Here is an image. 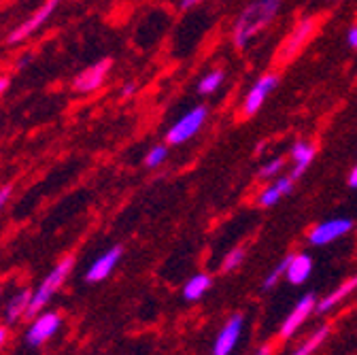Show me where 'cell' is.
Returning <instances> with one entry per match:
<instances>
[{
    "label": "cell",
    "mask_w": 357,
    "mask_h": 355,
    "mask_svg": "<svg viewBox=\"0 0 357 355\" xmlns=\"http://www.w3.org/2000/svg\"><path fill=\"white\" fill-rule=\"evenodd\" d=\"M283 166H285V160L283 158H273L271 162H266L259 168L257 176H259V179H273V176H277L283 170Z\"/></svg>",
    "instance_id": "cell-24"
},
{
    "label": "cell",
    "mask_w": 357,
    "mask_h": 355,
    "mask_svg": "<svg viewBox=\"0 0 357 355\" xmlns=\"http://www.w3.org/2000/svg\"><path fill=\"white\" fill-rule=\"evenodd\" d=\"M289 259H291V255H287L285 259H281L279 264H277V269L273 271V273H268V277L264 279V283H261V289L264 292H268V289H273L277 283H279V279L287 273V266H289Z\"/></svg>",
    "instance_id": "cell-22"
},
{
    "label": "cell",
    "mask_w": 357,
    "mask_h": 355,
    "mask_svg": "<svg viewBox=\"0 0 357 355\" xmlns=\"http://www.w3.org/2000/svg\"><path fill=\"white\" fill-rule=\"evenodd\" d=\"M353 226L355 224L351 217H332V219L321 221L317 226H312L306 234V241L312 247H324V245H330V243L347 236L353 230Z\"/></svg>",
    "instance_id": "cell-5"
},
{
    "label": "cell",
    "mask_w": 357,
    "mask_h": 355,
    "mask_svg": "<svg viewBox=\"0 0 357 355\" xmlns=\"http://www.w3.org/2000/svg\"><path fill=\"white\" fill-rule=\"evenodd\" d=\"M200 3H202V0H181V5H178V7H181V11H188V9H194Z\"/></svg>",
    "instance_id": "cell-29"
},
{
    "label": "cell",
    "mask_w": 357,
    "mask_h": 355,
    "mask_svg": "<svg viewBox=\"0 0 357 355\" xmlns=\"http://www.w3.org/2000/svg\"><path fill=\"white\" fill-rule=\"evenodd\" d=\"M315 306H317L315 294H306V296H302V298L296 302V306L289 310V315L285 317V322H283V326H281V330H279V336H281V338L294 336L296 330H298L312 313H315Z\"/></svg>",
    "instance_id": "cell-10"
},
{
    "label": "cell",
    "mask_w": 357,
    "mask_h": 355,
    "mask_svg": "<svg viewBox=\"0 0 357 355\" xmlns=\"http://www.w3.org/2000/svg\"><path fill=\"white\" fill-rule=\"evenodd\" d=\"M330 336V326H324V328H319L315 334H312L294 355H310V353H315L321 345H324V340Z\"/></svg>",
    "instance_id": "cell-20"
},
{
    "label": "cell",
    "mask_w": 357,
    "mask_h": 355,
    "mask_svg": "<svg viewBox=\"0 0 357 355\" xmlns=\"http://www.w3.org/2000/svg\"><path fill=\"white\" fill-rule=\"evenodd\" d=\"M30 298H32V289H22L20 294H15L7 306H5V322L7 324H15L17 319H24L26 310L30 306Z\"/></svg>",
    "instance_id": "cell-17"
},
{
    "label": "cell",
    "mask_w": 357,
    "mask_h": 355,
    "mask_svg": "<svg viewBox=\"0 0 357 355\" xmlns=\"http://www.w3.org/2000/svg\"><path fill=\"white\" fill-rule=\"evenodd\" d=\"M0 296H3V285H0Z\"/></svg>",
    "instance_id": "cell-34"
},
{
    "label": "cell",
    "mask_w": 357,
    "mask_h": 355,
    "mask_svg": "<svg viewBox=\"0 0 357 355\" xmlns=\"http://www.w3.org/2000/svg\"><path fill=\"white\" fill-rule=\"evenodd\" d=\"M9 340V328L7 326H0V349H3Z\"/></svg>",
    "instance_id": "cell-30"
},
{
    "label": "cell",
    "mask_w": 357,
    "mask_h": 355,
    "mask_svg": "<svg viewBox=\"0 0 357 355\" xmlns=\"http://www.w3.org/2000/svg\"><path fill=\"white\" fill-rule=\"evenodd\" d=\"M223 81H226V73H223L221 68H215V70H208L202 79H200V83H198V92L202 94V96H211V94H215L219 87L223 85Z\"/></svg>",
    "instance_id": "cell-19"
},
{
    "label": "cell",
    "mask_w": 357,
    "mask_h": 355,
    "mask_svg": "<svg viewBox=\"0 0 357 355\" xmlns=\"http://www.w3.org/2000/svg\"><path fill=\"white\" fill-rule=\"evenodd\" d=\"M349 188L357 190V164L353 166V170H351V174H349Z\"/></svg>",
    "instance_id": "cell-31"
},
{
    "label": "cell",
    "mask_w": 357,
    "mask_h": 355,
    "mask_svg": "<svg viewBox=\"0 0 357 355\" xmlns=\"http://www.w3.org/2000/svg\"><path fill=\"white\" fill-rule=\"evenodd\" d=\"M9 77H5V75H0V96H3L7 90H9Z\"/></svg>",
    "instance_id": "cell-32"
},
{
    "label": "cell",
    "mask_w": 357,
    "mask_h": 355,
    "mask_svg": "<svg viewBox=\"0 0 357 355\" xmlns=\"http://www.w3.org/2000/svg\"><path fill=\"white\" fill-rule=\"evenodd\" d=\"M283 0H253L247 5L234 22L232 43L236 50H245L251 38L257 36L264 28H268L281 11Z\"/></svg>",
    "instance_id": "cell-1"
},
{
    "label": "cell",
    "mask_w": 357,
    "mask_h": 355,
    "mask_svg": "<svg viewBox=\"0 0 357 355\" xmlns=\"http://www.w3.org/2000/svg\"><path fill=\"white\" fill-rule=\"evenodd\" d=\"M277 85H279V75H277V73H266V75H261V77L255 81V85L247 92V96H245V100H243V105H241V115H243L245 119L257 115L259 109L264 107L268 94H273V92L277 90Z\"/></svg>",
    "instance_id": "cell-6"
},
{
    "label": "cell",
    "mask_w": 357,
    "mask_h": 355,
    "mask_svg": "<svg viewBox=\"0 0 357 355\" xmlns=\"http://www.w3.org/2000/svg\"><path fill=\"white\" fill-rule=\"evenodd\" d=\"M347 45H349L351 50L357 52V26H353V28L347 32Z\"/></svg>",
    "instance_id": "cell-27"
},
{
    "label": "cell",
    "mask_w": 357,
    "mask_h": 355,
    "mask_svg": "<svg viewBox=\"0 0 357 355\" xmlns=\"http://www.w3.org/2000/svg\"><path fill=\"white\" fill-rule=\"evenodd\" d=\"M32 60H34V56H32V54H26V56H22V58L15 62V68H17V70H24Z\"/></svg>",
    "instance_id": "cell-28"
},
{
    "label": "cell",
    "mask_w": 357,
    "mask_h": 355,
    "mask_svg": "<svg viewBox=\"0 0 357 355\" xmlns=\"http://www.w3.org/2000/svg\"><path fill=\"white\" fill-rule=\"evenodd\" d=\"M206 119H208V107L206 105H196L194 109L183 113L181 117H178L166 130V143L168 145H183V143H188L190 139H194L198 132L202 130Z\"/></svg>",
    "instance_id": "cell-3"
},
{
    "label": "cell",
    "mask_w": 357,
    "mask_h": 355,
    "mask_svg": "<svg viewBox=\"0 0 357 355\" xmlns=\"http://www.w3.org/2000/svg\"><path fill=\"white\" fill-rule=\"evenodd\" d=\"M213 287V279L206 273H198L194 277L188 279V283L183 285V298L188 302H198L200 298H204V294Z\"/></svg>",
    "instance_id": "cell-18"
},
{
    "label": "cell",
    "mask_w": 357,
    "mask_h": 355,
    "mask_svg": "<svg viewBox=\"0 0 357 355\" xmlns=\"http://www.w3.org/2000/svg\"><path fill=\"white\" fill-rule=\"evenodd\" d=\"M291 190H294V179H291V176H289V174L279 176L277 181H273L271 186L264 188V190L259 192L257 204L264 206V209H271V206H275L283 196H289Z\"/></svg>",
    "instance_id": "cell-14"
},
{
    "label": "cell",
    "mask_w": 357,
    "mask_h": 355,
    "mask_svg": "<svg viewBox=\"0 0 357 355\" xmlns=\"http://www.w3.org/2000/svg\"><path fill=\"white\" fill-rule=\"evenodd\" d=\"M137 94V83H132V81H128L123 87H121V92H119V98H123V100H128L130 96H134Z\"/></svg>",
    "instance_id": "cell-25"
},
{
    "label": "cell",
    "mask_w": 357,
    "mask_h": 355,
    "mask_svg": "<svg viewBox=\"0 0 357 355\" xmlns=\"http://www.w3.org/2000/svg\"><path fill=\"white\" fill-rule=\"evenodd\" d=\"M243 262H245V249L243 247H234L232 251H228V255H223L221 273H232V271H236Z\"/></svg>",
    "instance_id": "cell-21"
},
{
    "label": "cell",
    "mask_w": 357,
    "mask_h": 355,
    "mask_svg": "<svg viewBox=\"0 0 357 355\" xmlns=\"http://www.w3.org/2000/svg\"><path fill=\"white\" fill-rule=\"evenodd\" d=\"M121 253H123V247H121V245H115V247H111L109 251H105V253H102L98 259H94V264L87 269L85 281H87V283H102L105 279H109L111 273L115 271V266H117L119 259H121Z\"/></svg>",
    "instance_id": "cell-11"
},
{
    "label": "cell",
    "mask_w": 357,
    "mask_h": 355,
    "mask_svg": "<svg viewBox=\"0 0 357 355\" xmlns=\"http://www.w3.org/2000/svg\"><path fill=\"white\" fill-rule=\"evenodd\" d=\"M243 315L241 313H234L226 326H223L217 334V340H215V349H213V355H230L241 338V332H243Z\"/></svg>",
    "instance_id": "cell-12"
},
{
    "label": "cell",
    "mask_w": 357,
    "mask_h": 355,
    "mask_svg": "<svg viewBox=\"0 0 357 355\" xmlns=\"http://www.w3.org/2000/svg\"><path fill=\"white\" fill-rule=\"evenodd\" d=\"M357 289V277H349L347 281H342L332 294H328L321 302H317V306H315V313L317 315H324V313H328V310H332L334 306H338L349 294H353Z\"/></svg>",
    "instance_id": "cell-16"
},
{
    "label": "cell",
    "mask_w": 357,
    "mask_h": 355,
    "mask_svg": "<svg viewBox=\"0 0 357 355\" xmlns=\"http://www.w3.org/2000/svg\"><path fill=\"white\" fill-rule=\"evenodd\" d=\"M75 269V255H66V257H62L54 269H52V273L45 277L40 283H38V287L32 292V298H30V306H28V310H26V315H24V319H28V322H32L40 310L50 304V300L58 294V289L64 285V281L68 279V275H70V271Z\"/></svg>",
    "instance_id": "cell-2"
},
{
    "label": "cell",
    "mask_w": 357,
    "mask_h": 355,
    "mask_svg": "<svg viewBox=\"0 0 357 355\" xmlns=\"http://www.w3.org/2000/svg\"><path fill=\"white\" fill-rule=\"evenodd\" d=\"M11 194H13V186H5V188H0V211L5 209V204L9 202Z\"/></svg>",
    "instance_id": "cell-26"
},
{
    "label": "cell",
    "mask_w": 357,
    "mask_h": 355,
    "mask_svg": "<svg viewBox=\"0 0 357 355\" xmlns=\"http://www.w3.org/2000/svg\"><path fill=\"white\" fill-rule=\"evenodd\" d=\"M60 326H62V315L56 313V310H50V313H38L26 332V345L28 347H40L52 336H56Z\"/></svg>",
    "instance_id": "cell-9"
},
{
    "label": "cell",
    "mask_w": 357,
    "mask_h": 355,
    "mask_svg": "<svg viewBox=\"0 0 357 355\" xmlns=\"http://www.w3.org/2000/svg\"><path fill=\"white\" fill-rule=\"evenodd\" d=\"M310 273H312V257L308 253H294L287 266V273H285L287 281L291 285H302L306 283Z\"/></svg>",
    "instance_id": "cell-15"
},
{
    "label": "cell",
    "mask_w": 357,
    "mask_h": 355,
    "mask_svg": "<svg viewBox=\"0 0 357 355\" xmlns=\"http://www.w3.org/2000/svg\"><path fill=\"white\" fill-rule=\"evenodd\" d=\"M166 158H168V147H166V145H155V147H151V149L147 151V156H145V166H147V168H158V166H162V164L166 162Z\"/></svg>",
    "instance_id": "cell-23"
},
{
    "label": "cell",
    "mask_w": 357,
    "mask_h": 355,
    "mask_svg": "<svg viewBox=\"0 0 357 355\" xmlns=\"http://www.w3.org/2000/svg\"><path fill=\"white\" fill-rule=\"evenodd\" d=\"M58 7H60V0H45V3L26 22H22L17 28L11 30V34L7 36V45H20V43H24L26 38H30L45 22H47L56 13Z\"/></svg>",
    "instance_id": "cell-7"
},
{
    "label": "cell",
    "mask_w": 357,
    "mask_h": 355,
    "mask_svg": "<svg viewBox=\"0 0 357 355\" xmlns=\"http://www.w3.org/2000/svg\"><path fill=\"white\" fill-rule=\"evenodd\" d=\"M255 355H273V349H271V345H261V347L255 351Z\"/></svg>",
    "instance_id": "cell-33"
},
{
    "label": "cell",
    "mask_w": 357,
    "mask_h": 355,
    "mask_svg": "<svg viewBox=\"0 0 357 355\" xmlns=\"http://www.w3.org/2000/svg\"><path fill=\"white\" fill-rule=\"evenodd\" d=\"M319 28V20L317 17H304L296 24V28L289 32V36L283 40V45L279 47V54H277V60L281 64H287L289 60H294L304 47H306V43L315 36Z\"/></svg>",
    "instance_id": "cell-4"
},
{
    "label": "cell",
    "mask_w": 357,
    "mask_h": 355,
    "mask_svg": "<svg viewBox=\"0 0 357 355\" xmlns=\"http://www.w3.org/2000/svg\"><path fill=\"white\" fill-rule=\"evenodd\" d=\"M111 66H113V60L105 58V60H98L96 64L87 66L85 70H81L75 79H73V92L77 94H92L96 90L105 85L109 73H111Z\"/></svg>",
    "instance_id": "cell-8"
},
{
    "label": "cell",
    "mask_w": 357,
    "mask_h": 355,
    "mask_svg": "<svg viewBox=\"0 0 357 355\" xmlns=\"http://www.w3.org/2000/svg\"><path fill=\"white\" fill-rule=\"evenodd\" d=\"M315 156H317V149H315V145L312 143H308V141H296L294 145H291V149H289V158L294 160V170L289 172V176L294 181H298L300 176L306 172V168L312 164V160H315Z\"/></svg>",
    "instance_id": "cell-13"
}]
</instances>
